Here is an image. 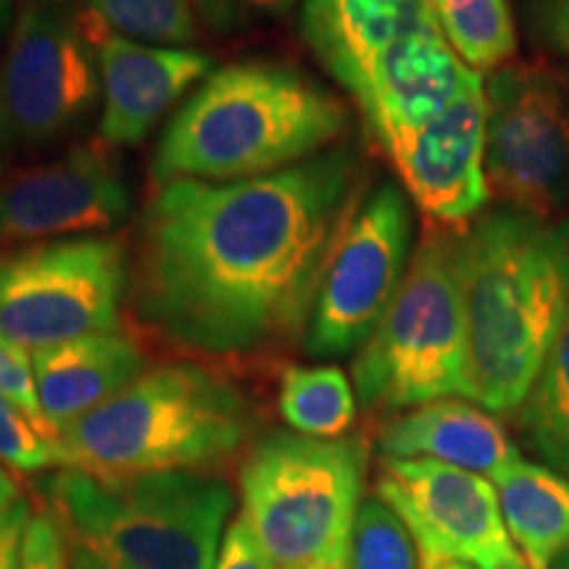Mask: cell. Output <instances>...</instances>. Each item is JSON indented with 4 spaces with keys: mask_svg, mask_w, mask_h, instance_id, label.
I'll use <instances>...</instances> for the list:
<instances>
[{
    "mask_svg": "<svg viewBox=\"0 0 569 569\" xmlns=\"http://www.w3.org/2000/svg\"><path fill=\"white\" fill-rule=\"evenodd\" d=\"M377 446L382 459H430L488 480L519 461L517 446L501 422L461 398H440L401 411L382 427Z\"/></svg>",
    "mask_w": 569,
    "mask_h": 569,
    "instance_id": "ac0fdd59",
    "label": "cell"
},
{
    "mask_svg": "<svg viewBox=\"0 0 569 569\" xmlns=\"http://www.w3.org/2000/svg\"><path fill=\"white\" fill-rule=\"evenodd\" d=\"M130 296V246L117 234L42 240L0 253V338L24 351L113 332Z\"/></svg>",
    "mask_w": 569,
    "mask_h": 569,
    "instance_id": "ba28073f",
    "label": "cell"
},
{
    "mask_svg": "<svg viewBox=\"0 0 569 569\" xmlns=\"http://www.w3.org/2000/svg\"><path fill=\"white\" fill-rule=\"evenodd\" d=\"M98 96L90 24L69 0H24L0 59V153L46 151L69 138Z\"/></svg>",
    "mask_w": 569,
    "mask_h": 569,
    "instance_id": "9c48e42d",
    "label": "cell"
},
{
    "mask_svg": "<svg viewBox=\"0 0 569 569\" xmlns=\"http://www.w3.org/2000/svg\"><path fill=\"white\" fill-rule=\"evenodd\" d=\"M277 407L293 432L343 438L356 422V390L340 367H288Z\"/></svg>",
    "mask_w": 569,
    "mask_h": 569,
    "instance_id": "44dd1931",
    "label": "cell"
},
{
    "mask_svg": "<svg viewBox=\"0 0 569 569\" xmlns=\"http://www.w3.org/2000/svg\"><path fill=\"white\" fill-rule=\"evenodd\" d=\"M101 69V142L134 146L146 140L159 119L196 84L213 71V59L196 48H159L119 38L113 32L98 34L90 24Z\"/></svg>",
    "mask_w": 569,
    "mask_h": 569,
    "instance_id": "2e32d148",
    "label": "cell"
},
{
    "mask_svg": "<svg viewBox=\"0 0 569 569\" xmlns=\"http://www.w3.org/2000/svg\"><path fill=\"white\" fill-rule=\"evenodd\" d=\"M519 427L546 467L569 475V322L553 340L536 386L519 407Z\"/></svg>",
    "mask_w": 569,
    "mask_h": 569,
    "instance_id": "603a6c76",
    "label": "cell"
},
{
    "mask_svg": "<svg viewBox=\"0 0 569 569\" xmlns=\"http://www.w3.org/2000/svg\"><path fill=\"white\" fill-rule=\"evenodd\" d=\"M411 234L409 196L396 182H380L356 201L303 336L311 359H338L367 343L407 277Z\"/></svg>",
    "mask_w": 569,
    "mask_h": 569,
    "instance_id": "8fae6325",
    "label": "cell"
},
{
    "mask_svg": "<svg viewBox=\"0 0 569 569\" xmlns=\"http://www.w3.org/2000/svg\"><path fill=\"white\" fill-rule=\"evenodd\" d=\"M377 498L401 517L425 557L528 569L503 522L493 480L430 459H382Z\"/></svg>",
    "mask_w": 569,
    "mask_h": 569,
    "instance_id": "7c38bea8",
    "label": "cell"
},
{
    "mask_svg": "<svg viewBox=\"0 0 569 569\" xmlns=\"http://www.w3.org/2000/svg\"><path fill=\"white\" fill-rule=\"evenodd\" d=\"M21 3H24V0H0V40H3L6 34H11Z\"/></svg>",
    "mask_w": 569,
    "mask_h": 569,
    "instance_id": "e575fe53",
    "label": "cell"
},
{
    "mask_svg": "<svg viewBox=\"0 0 569 569\" xmlns=\"http://www.w3.org/2000/svg\"><path fill=\"white\" fill-rule=\"evenodd\" d=\"M48 496L69 543L106 569H213L234 503L222 478L193 469L109 478L63 467Z\"/></svg>",
    "mask_w": 569,
    "mask_h": 569,
    "instance_id": "5b68a950",
    "label": "cell"
},
{
    "mask_svg": "<svg viewBox=\"0 0 569 569\" xmlns=\"http://www.w3.org/2000/svg\"><path fill=\"white\" fill-rule=\"evenodd\" d=\"M19 503H21L19 480L13 478L11 469H6L3 461H0V511L19 507Z\"/></svg>",
    "mask_w": 569,
    "mask_h": 569,
    "instance_id": "d6a6232c",
    "label": "cell"
},
{
    "mask_svg": "<svg viewBox=\"0 0 569 569\" xmlns=\"http://www.w3.org/2000/svg\"><path fill=\"white\" fill-rule=\"evenodd\" d=\"M432 11L453 53L478 74H493L517 56L509 0H432Z\"/></svg>",
    "mask_w": 569,
    "mask_h": 569,
    "instance_id": "7402d4cb",
    "label": "cell"
},
{
    "mask_svg": "<svg viewBox=\"0 0 569 569\" xmlns=\"http://www.w3.org/2000/svg\"><path fill=\"white\" fill-rule=\"evenodd\" d=\"M346 569H419L415 538L382 498L361 501Z\"/></svg>",
    "mask_w": 569,
    "mask_h": 569,
    "instance_id": "d4e9b609",
    "label": "cell"
},
{
    "mask_svg": "<svg viewBox=\"0 0 569 569\" xmlns=\"http://www.w3.org/2000/svg\"><path fill=\"white\" fill-rule=\"evenodd\" d=\"M503 522L528 569H546L569 549V478L551 467L515 461L496 475Z\"/></svg>",
    "mask_w": 569,
    "mask_h": 569,
    "instance_id": "ffe728a7",
    "label": "cell"
},
{
    "mask_svg": "<svg viewBox=\"0 0 569 569\" xmlns=\"http://www.w3.org/2000/svg\"><path fill=\"white\" fill-rule=\"evenodd\" d=\"M42 417L61 430L109 401L148 369V356L124 332H96L32 353Z\"/></svg>",
    "mask_w": 569,
    "mask_h": 569,
    "instance_id": "d6986e66",
    "label": "cell"
},
{
    "mask_svg": "<svg viewBox=\"0 0 569 569\" xmlns=\"http://www.w3.org/2000/svg\"><path fill=\"white\" fill-rule=\"evenodd\" d=\"M130 213V182L106 142L0 177V243L101 234Z\"/></svg>",
    "mask_w": 569,
    "mask_h": 569,
    "instance_id": "4fadbf2b",
    "label": "cell"
},
{
    "mask_svg": "<svg viewBox=\"0 0 569 569\" xmlns=\"http://www.w3.org/2000/svg\"><path fill=\"white\" fill-rule=\"evenodd\" d=\"M419 569H490V567H480L472 565V561H461V559H443V557H425L419 559ZM509 569V567H501Z\"/></svg>",
    "mask_w": 569,
    "mask_h": 569,
    "instance_id": "836d02e7",
    "label": "cell"
},
{
    "mask_svg": "<svg viewBox=\"0 0 569 569\" xmlns=\"http://www.w3.org/2000/svg\"><path fill=\"white\" fill-rule=\"evenodd\" d=\"M0 398H9L32 417L48 422L42 417L38 386H34L32 356L6 338H0Z\"/></svg>",
    "mask_w": 569,
    "mask_h": 569,
    "instance_id": "f1b7e54d",
    "label": "cell"
},
{
    "mask_svg": "<svg viewBox=\"0 0 569 569\" xmlns=\"http://www.w3.org/2000/svg\"><path fill=\"white\" fill-rule=\"evenodd\" d=\"M0 177H3V161H0Z\"/></svg>",
    "mask_w": 569,
    "mask_h": 569,
    "instance_id": "74e56055",
    "label": "cell"
},
{
    "mask_svg": "<svg viewBox=\"0 0 569 569\" xmlns=\"http://www.w3.org/2000/svg\"><path fill=\"white\" fill-rule=\"evenodd\" d=\"M90 13L119 38L159 48H188L198 38L193 0H84Z\"/></svg>",
    "mask_w": 569,
    "mask_h": 569,
    "instance_id": "cb8c5ba5",
    "label": "cell"
},
{
    "mask_svg": "<svg viewBox=\"0 0 569 569\" xmlns=\"http://www.w3.org/2000/svg\"><path fill=\"white\" fill-rule=\"evenodd\" d=\"M251 401L196 361L146 369L109 401L59 430L61 461L90 475H146L222 465L251 440Z\"/></svg>",
    "mask_w": 569,
    "mask_h": 569,
    "instance_id": "277c9868",
    "label": "cell"
},
{
    "mask_svg": "<svg viewBox=\"0 0 569 569\" xmlns=\"http://www.w3.org/2000/svg\"><path fill=\"white\" fill-rule=\"evenodd\" d=\"M356 188L359 156L348 146L251 180L156 184L130 248L134 317L206 356L296 343Z\"/></svg>",
    "mask_w": 569,
    "mask_h": 569,
    "instance_id": "6da1fadb",
    "label": "cell"
},
{
    "mask_svg": "<svg viewBox=\"0 0 569 569\" xmlns=\"http://www.w3.org/2000/svg\"><path fill=\"white\" fill-rule=\"evenodd\" d=\"M436 27L427 0H303L301 11L303 42L348 96L388 48Z\"/></svg>",
    "mask_w": 569,
    "mask_h": 569,
    "instance_id": "e0dca14e",
    "label": "cell"
},
{
    "mask_svg": "<svg viewBox=\"0 0 569 569\" xmlns=\"http://www.w3.org/2000/svg\"><path fill=\"white\" fill-rule=\"evenodd\" d=\"M369 443L274 430L240 465L246 522L269 569H346L365 501Z\"/></svg>",
    "mask_w": 569,
    "mask_h": 569,
    "instance_id": "8992f818",
    "label": "cell"
},
{
    "mask_svg": "<svg viewBox=\"0 0 569 569\" xmlns=\"http://www.w3.org/2000/svg\"><path fill=\"white\" fill-rule=\"evenodd\" d=\"M21 569H69V543L59 522L48 515H30L21 538Z\"/></svg>",
    "mask_w": 569,
    "mask_h": 569,
    "instance_id": "83f0119b",
    "label": "cell"
},
{
    "mask_svg": "<svg viewBox=\"0 0 569 569\" xmlns=\"http://www.w3.org/2000/svg\"><path fill=\"white\" fill-rule=\"evenodd\" d=\"M486 119V82H478L390 153L409 198L432 222H469L488 203Z\"/></svg>",
    "mask_w": 569,
    "mask_h": 569,
    "instance_id": "5bb4252c",
    "label": "cell"
},
{
    "mask_svg": "<svg viewBox=\"0 0 569 569\" xmlns=\"http://www.w3.org/2000/svg\"><path fill=\"white\" fill-rule=\"evenodd\" d=\"M356 401L367 411H409L469 396L467 336L453 238L430 230L411 256L388 311L356 353Z\"/></svg>",
    "mask_w": 569,
    "mask_h": 569,
    "instance_id": "52a82bcc",
    "label": "cell"
},
{
    "mask_svg": "<svg viewBox=\"0 0 569 569\" xmlns=\"http://www.w3.org/2000/svg\"><path fill=\"white\" fill-rule=\"evenodd\" d=\"M27 519H30V507L24 501L0 511V569H21V538H24Z\"/></svg>",
    "mask_w": 569,
    "mask_h": 569,
    "instance_id": "1f68e13d",
    "label": "cell"
},
{
    "mask_svg": "<svg viewBox=\"0 0 569 569\" xmlns=\"http://www.w3.org/2000/svg\"><path fill=\"white\" fill-rule=\"evenodd\" d=\"M213 569H269L264 551L243 515L234 517V522L227 528Z\"/></svg>",
    "mask_w": 569,
    "mask_h": 569,
    "instance_id": "4dcf8cb0",
    "label": "cell"
},
{
    "mask_svg": "<svg viewBox=\"0 0 569 569\" xmlns=\"http://www.w3.org/2000/svg\"><path fill=\"white\" fill-rule=\"evenodd\" d=\"M525 24L540 51L569 59V0H525Z\"/></svg>",
    "mask_w": 569,
    "mask_h": 569,
    "instance_id": "f546056e",
    "label": "cell"
},
{
    "mask_svg": "<svg viewBox=\"0 0 569 569\" xmlns=\"http://www.w3.org/2000/svg\"><path fill=\"white\" fill-rule=\"evenodd\" d=\"M478 82L482 74L461 63L436 27L388 48L351 98L369 134L390 156Z\"/></svg>",
    "mask_w": 569,
    "mask_h": 569,
    "instance_id": "9a60e30c",
    "label": "cell"
},
{
    "mask_svg": "<svg viewBox=\"0 0 569 569\" xmlns=\"http://www.w3.org/2000/svg\"><path fill=\"white\" fill-rule=\"evenodd\" d=\"M486 177L507 209L569 217V74L507 63L486 82Z\"/></svg>",
    "mask_w": 569,
    "mask_h": 569,
    "instance_id": "30bf717a",
    "label": "cell"
},
{
    "mask_svg": "<svg viewBox=\"0 0 569 569\" xmlns=\"http://www.w3.org/2000/svg\"><path fill=\"white\" fill-rule=\"evenodd\" d=\"M546 569H569V549L557 553V557L551 559V565L546 567Z\"/></svg>",
    "mask_w": 569,
    "mask_h": 569,
    "instance_id": "8d00e7d4",
    "label": "cell"
},
{
    "mask_svg": "<svg viewBox=\"0 0 569 569\" xmlns=\"http://www.w3.org/2000/svg\"><path fill=\"white\" fill-rule=\"evenodd\" d=\"M0 461L21 475L63 467L59 430L0 398Z\"/></svg>",
    "mask_w": 569,
    "mask_h": 569,
    "instance_id": "484cf974",
    "label": "cell"
},
{
    "mask_svg": "<svg viewBox=\"0 0 569 569\" xmlns=\"http://www.w3.org/2000/svg\"><path fill=\"white\" fill-rule=\"evenodd\" d=\"M351 111L322 82L274 61L211 71L174 111L153 151L151 180L238 182L330 151Z\"/></svg>",
    "mask_w": 569,
    "mask_h": 569,
    "instance_id": "3957f363",
    "label": "cell"
},
{
    "mask_svg": "<svg viewBox=\"0 0 569 569\" xmlns=\"http://www.w3.org/2000/svg\"><path fill=\"white\" fill-rule=\"evenodd\" d=\"M296 0H193V9L209 30L232 34L288 13Z\"/></svg>",
    "mask_w": 569,
    "mask_h": 569,
    "instance_id": "4316f807",
    "label": "cell"
},
{
    "mask_svg": "<svg viewBox=\"0 0 569 569\" xmlns=\"http://www.w3.org/2000/svg\"><path fill=\"white\" fill-rule=\"evenodd\" d=\"M469 401L517 411L569 322V219L490 211L453 238Z\"/></svg>",
    "mask_w": 569,
    "mask_h": 569,
    "instance_id": "7a4b0ae2",
    "label": "cell"
},
{
    "mask_svg": "<svg viewBox=\"0 0 569 569\" xmlns=\"http://www.w3.org/2000/svg\"><path fill=\"white\" fill-rule=\"evenodd\" d=\"M69 569H106V567L96 557H92V553L84 551L82 546L69 543Z\"/></svg>",
    "mask_w": 569,
    "mask_h": 569,
    "instance_id": "d590c367",
    "label": "cell"
}]
</instances>
